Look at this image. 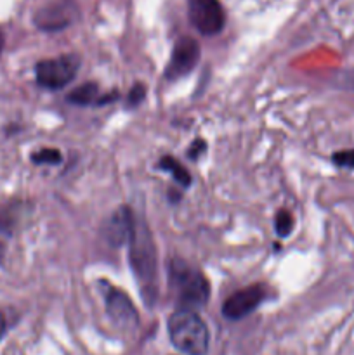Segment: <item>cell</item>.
<instances>
[{
	"label": "cell",
	"instance_id": "cell-9",
	"mask_svg": "<svg viewBox=\"0 0 354 355\" xmlns=\"http://www.w3.org/2000/svg\"><path fill=\"white\" fill-rule=\"evenodd\" d=\"M264 297H266V291H264V286H260V284L243 288V290L233 293L224 302L222 315L228 321H242L246 315L252 314L253 311H257V307L264 302Z\"/></svg>",
	"mask_w": 354,
	"mask_h": 355
},
{
	"label": "cell",
	"instance_id": "cell-4",
	"mask_svg": "<svg viewBox=\"0 0 354 355\" xmlns=\"http://www.w3.org/2000/svg\"><path fill=\"white\" fill-rule=\"evenodd\" d=\"M78 68L80 59L75 54L44 59L35 66V78H37L38 85L44 89L59 90L75 78Z\"/></svg>",
	"mask_w": 354,
	"mask_h": 355
},
{
	"label": "cell",
	"instance_id": "cell-20",
	"mask_svg": "<svg viewBox=\"0 0 354 355\" xmlns=\"http://www.w3.org/2000/svg\"><path fill=\"white\" fill-rule=\"evenodd\" d=\"M349 80H351V82H353V87H354V71L351 73V78Z\"/></svg>",
	"mask_w": 354,
	"mask_h": 355
},
{
	"label": "cell",
	"instance_id": "cell-8",
	"mask_svg": "<svg viewBox=\"0 0 354 355\" xmlns=\"http://www.w3.org/2000/svg\"><path fill=\"white\" fill-rule=\"evenodd\" d=\"M103 293L104 302H106V312L110 315L111 321L121 329L132 331L139 326V315L135 311L134 304H132L130 297L125 291L117 290L111 284L103 283Z\"/></svg>",
	"mask_w": 354,
	"mask_h": 355
},
{
	"label": "cell",
	"instance_id": "cell-15",
	"mask_svg": "<svg viewBox=\"0 0 354 355\" xmlns=\"http://www.w3.org/2000/svg\"><path fill=\"white\" fill-rule=\"evenodd\" d=\"M146 97V85L144 83H135V85H132V89L128 90L127 94V104L130 107H137L139 104L144 101Z\"/></svg>",
	"mask_w": 354,
	"mask_h": 355
},
{
	"label": "cell",
	"instance_id": "cell-17",
	"mask_svg": "<svg viewBox=\"0 0 354 355\" xmlns=\"http://www.w3.org/2000/svg\"><path fill=\"white\" fill-rule=\"evenodd\" d=\"M205 151H207V142L201 141V139H196V141H194L193 144L189 146V151H187V156H189L191 159H198L201 155H203Z\"/></svg>",
	"mask_w": 354,
	"mask_h": 355
},
{
	"label": "cell",
	"instance_id": "cell-12",
	"mask_svg": "<svg viewBox=\"0 0 354 355\" xmlns=\"http://www.w3.org/2000/svg\"><path fill=\"white\" fill-rule=\"evenodd\" d=\"M158 168L169 172L170 175H172V179L176 180V182L183 187V189L189 187L191 182H193V179H191V173L187 172V170L184 168V166L180 165L176 158H172V156H163V158H160Z\"/></svg>",
	"mask_w": 354,
	"mask_h": 355
},
{
	"label": "cell",
	"instance_id": "cell-16",
	"mask_svg": "<svg viewBox=\"0 0 354 355\" xmlns=\"http://www.w3.org/2000/svg\"><path fill=\"white\" fill-rule=\"evenodd\" d=\"M333 163L337 166H344V168H354V149L333 155Z\"/></svg>",
	"mask_w": 354,
	"mask_h": 355
},
{
	"label": "cell",
	"instance_id": "cell-6",
	"mask_svg": "<svg viewBox=\"0 0 354 355\" xmlns=\"http://www.w3.org/2000/svg\"><path fill=\"white\" fill-rule=\"evenodd\" d=\"M201 49L194 38L183 37L176 42L172 47V54H170L169 64L165 68V78L174 82V80H180L186 75H189L196 64L200 62Z\"/></svg>",
	"mask_w": 354,
	"mask_h": 355
},
{
	"label": "cell",
	"instance_id": "cell-14",
	"mask_svg": "<svg viewBox=\"0 0 354 355\" xmlns=\"http://www.w3.org/2000/svg\"><path fill=\"white\" fill-rule=\"evenodd\" d=\"M62 155L54 148H44L31 155V162L35 165H58L61 163Z\"/></svg>",
	"mask_w": 354,
	"mask_h": 355
},
{
	"label": "cell",
	"instance_id": "cell-10",
	"mask_svg": "<svg viewBox=\"0 0 354 355\" xmlns=\"http://www.w3.org/2000/svg\"><path fill=\"white\" fill-rule=\"evenodd\" d=\"M135 227V214L132 208L120 207L111 214L104 224V238L110 243L113 248H120V246H127L132 238V232Z\"/></svg>",
	"mask_w": 354,
	"mask_h": 355
},
{
	"label": "cell",
	"instance_id": "cell-1",
	"mask_svg": "<svg viewBox=\"0 0 354 355\" xmlns=\"http://www.w3.org/2000/svg\"><path fill=\"white\" fill-rule=\"evenodd\" d=\"M128 262L141 297L146 305H153L158 298V255L148 224L135 217V227L128 241Z\"/></svg>",
	"mask_w": 354,
	"mask_h": 355
},
{
	"label": "cell",
	"instance_id": "cell-19",
	"mask_svg": "<svg viewBox=\"0 0 354 355\" xmlns=\"http://www.w3.org/2000/svg\"><path fill=\"white\" fill-rule=\"evenodd\" d=\"M3 44H6V38H3V33H2V30H0V54H2Z\"/></svg>",
	"mask_w": 354,
	"mask_h": 355
},
{
	"label": "cell",
	"instance_id": "cell-13",
	"mask_svg": "<svg viewBox=\"0 0 354 355\" xmlns=\"http://www.w3.org/2000/svg\"><path fill=\"white\" fill-rule=\"evenodd\" d=\"M294 225H295V220L294 217H292L290 211L288 210L278 211L276 217H274V229H276L280 238H287V236H290L292 231H294Z\"/></svg>",
	"mask_w": 354,
	"mask_h": 355
},
{
	"label": "cell",
	"instance_id": "cell-2",
	"mask_svg": "<svg viewBox=\"0 0 354 355\" xmlns=\"http://www.w3.org/2000/svg\"><path fill=\"white\" fill-rule=\"evenodd\" d=\"M172 345L184 355H207L210 347V333L196 311L179 309L167 322Z\"/></svg>",
	"mask_w": 354,
	"mask_h": 355
},
{
	"label": "cell",
	"instance_id": "cell-3",
	"mask_svg": "<svg viewBox=\"0 0 354 355\" xmlns=\"http://www.w3.org/2000/svg\"><path fill=\"white\" fill-rule=\"evenodd\" d=\"M170 290L179 309L198 311L205 307L210 298V283L201 270L194 269L183 260H174L169 269Z\"/></svg>",
	"mask_w": 354,
	"mask_h": 355
},
{
	"label": "cell",
	"instance_id": "cell-7",
	"mask_svg": "<svg viewBox=\"0 0 354 355\" xmlns=\"http://www.w3.org/2000/svg\"><path fill=\"white\" fill-rule=\"evenodd\" d=\"M78 19L75 0H54L35 12V26L42 31H61Z\"/></svg>",
	"mask_w": 354,
	"mask_h": 355
},
{
	"label": "cell",
	"instance_id": "cell-11",
	"mask_svg": "<svg viewBox=\"0 0 354 355\" xmlns=\"http://www.w3.org/2000/svg\"><path fill=\"white\" fill-rule=\"evenodd\" d=\"M117 92H111L110 96L108 94H103L99 90V85L97 83H83V85L76 87L71 92L68 94V103L75 104V106H103V104L113 103L117 99Z\"/></svg>",
	"mask_w": 354,
	"mask_h": 355
},
{
	"label": "cell",
	"instance_id": "cell-5",
	"mask_svg": "<svg viewBox=\"0 0 354 355\" xmlns=\"http://www.w3.org/2000/svg\"><path fill=\"white\" fill-rule=\"evenodd\" d=\"M187 17L203 37L221 33L226 24V12L219 0H187Z\"/></svg>",
	"mask_w": 354,
	"mask_h": 355
},
{
	"label": "cell",
	"instance_id": "cell-18",
	"mask_svg": "<svg viewBox=\"0 0 354 355\" xmlns=\"http://www.w3.org/2000/svg\"><path fill=\"white\" fill-rule=\"evenodd\" d=\"M6 318H3L2 311H0V340L3 338V335H6Z\"/></svg>",
	"mask_w": 354,
	"mask_h": 355
}]
</instances>
